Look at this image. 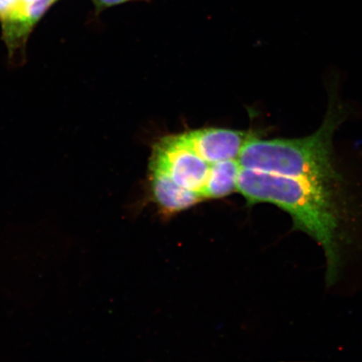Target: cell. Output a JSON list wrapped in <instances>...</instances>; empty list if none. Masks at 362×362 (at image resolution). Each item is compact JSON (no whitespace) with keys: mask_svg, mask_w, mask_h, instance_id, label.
<instances>
[{"mask_svg":"<svg viewBox=\"0 0 362 362\" xmlns=\"http://www.w3.org/2000/svg\"><path fill=\"white\" fill-rule=\"evenodd\" d=\"M242 166L238 160H229L211 164L209 176L204 188V198H221L238 189Z\"/></svg>","mask_w":362,"mask_h":362,"instance_id":"obj_7","label":"cell"},{"mask_svg":"<svg viewBox=\"0 0 362 362\" xmlns=\"http://www.w3.org/2000/svg\"><path fill=\"white\" fill-rule=\"evenodd\" d=\"M131 1H143V0H93L97 13L102 12L105 10V8L119 6V4Z\"/></svg>","mask_w":362,"mask_h":362,"instance_id":"obj_8","label":"cell"},{"mask_svg":"<svg viewBox=\"0 0 362 362\" xmlns=\"http://www.w3.org/2000/svg\"><path fill=\"white\" fill-rule=\"evenodd\" d=\"M329 108L320 128L300 139H249L238 158L242 168L328 184L334 178L332 140L341 113Z\"/></svg>","mask_w":362,"mask_h":362,"instance_id":"obj_2","label":"cell"},{"mask_svg":"<svg viewBox=\"0 0 362 362\" xmlns=\"http://www.w3.org/2000/svg\"><path fill=\"white\" fill-rule=\"evenodd\" d=\"M151 191L155 201L166 214L187 209L200 202V193L180 187L165 171L151 167Z\"/></svg>","mask_w":362,"mask_h":362,"instance_id":"obj_6","label":"cell"},{"mask_svg":"<svg viewBox=\"0 0 362 362\" xmlns=\"http://www.w3.org/2000/svg\"><path fill=\"white\" fill-rule=\"evenodd\" d=\"M16 0H0V22L6 21L11 13Z\"/></svg>","mask_w":362,"mask_h":362,"instance_id":"obj_9","label":"cell"},{"mask_svg":"<svg viewBox=\"0 0 362 362\" xmlns=\"http://www.w3.org/2000/svg\"><path fill=\"white\" fill-rule=\"evenodd\" d=\"M211 166L181 134L166 136L156 144L149 167L165 171L180 187L203 197Z\"/></svg>","mask_w":362,"mask_h":362,"instance_id":"obj_3","label":"cell"},{"mask_svg":"<svg viewBox=\"0 0 362 362\" xmlns=\"http://www.w3.org/2000/svg\"><path fill=\"white\" fill-rule=\"evenodd\" d=\"M185 134L194 151L210 164L238 160L244 146L252 137L243 131L217 128L193 130Z\"/></svg>","mask_w":362,"mask_h":362,"instance_id":"obj_5","label":"cell"},{"mask_svg":"<svg viewBox=\"0 0 362 362\" xmlns=\"http://www.w3.org/2000/svg\"><path fill=\"white\" fill-rule=\"evenodd\" d=\"M57 0H16L10 16L1 23L2 38L8 60L21 65L25 60L26 43L34 27Z\"/></svg>","mask_w":362,"mask_h":362,"instance_id":"obj_4","label":"cell"},{"mask_svg":"<svg viewBox=\"0 0 362 362\" xmlns=\"http://www.w3.org/2000/svg\"><path fill=\"white\" fill-rule=\"evenodd\" d=\"M238 189L250 203H272L286 211L298 228L322 246L332 277L338 264L337 224L327 184L242 168Z\"/></svg>","mask_w":362,"mask_h":362,"instance_id":"obj_1","label":"cell"}]
</instances>
